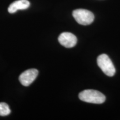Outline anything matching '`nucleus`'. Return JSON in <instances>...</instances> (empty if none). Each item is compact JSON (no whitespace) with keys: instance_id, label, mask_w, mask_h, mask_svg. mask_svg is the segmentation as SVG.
Here are the masks:
<instances>
[{"instance_id":"nucleus-4","label":"nucleus","mask_w":120,"mask_h":120,"mask_svg":"<svg viewBox=\"0 0 120 120\" xmlns=\"http://www.w3.org/2000/svg\"><path fill=\"white\" fill-rule=\"evenodd\" d=\"M38 75V71L36 69H28L22 72L19 76V81L24 86H28L35 80Z\"/></svg>"},{"instance_id":"nucleus-7","label":"nucleus","mask_w":120,"mask_h":120,"mask_svg":"<svg viewBox=\"0 0 120 120\" xmlns=\"http://www.w3.org/2000/svg\"><path fill=\"white\" fill-rule=\"evenodd\" d=\"M11 113L10 107L7 103L4 102L0 103V116H6Z\"/></svg>"},{"instance_id":"nucleus-5","label":"nucleus","mask_w":120,"mask_h":120,"mask_svg":"<svg viewBox=\"0 0 120 120\" xmlns=\"http://www.w3.org/2000/svg\"><path fill=\"white\" fill-rule=\"evenodd\" d=\"M58 41L60 44L66 48L74 47L77 42V37L70 32H63L58 37Z\"/></svg>"},{"instance_id":"nucleus-6","label":"nucleus","mask_w":120,"mask_h":120,"mask_svg":"<svg viewBox=\"0 0 120 120\" xmlns=\"http://www.w3.org/2000/svg\"><path fill=\"white\" fill-rule=\"evenodd\" d=\"M30 6L28 0H17L10 4L8 8V11L10 13H14L19 10H26Z\"/></svg>"},{"instance_id":"nucleus-1","label":"nucleus","mask_w":120,"mask_h":120,"mask_svg":"<svg viewBox=\"0 0 120 120\" xmlns=\"http://www.w3.org/2000/svg\"><path fill=\"white\" fill-rule=\"evenodd\" d=\"M79 98L82 101L94 104H101L106 100V97L96 90H86L79 94Z\"/></svg>"},{"instance_id":"nucleus-2","label":"nucleus","mask_w":120,"mask_h":120,"mask_svg":"<svg viewBox=\"0 0 120 120\" xmlns=\"http://www.w3.org/2000/svg\"><path fill=\"white\" fill-rule=\"evenodd\" d=\"M97 64L103 73L109 77L114 76L116 69L113 63L109 56L106 54H102L97 58Z\"/></svg>"},{"instance_id":"nucleus-3","label":"nucleus","mask_w":120,"mask_h":120,"mask_svg":"<svg viewBox=\"0 0 120 120\" xmlns=\"http://www.w3.org/2000/svg\"><path fill=\"white\" fill-rule=\"evenodd\" d=\"M73 17L77 23L82 25H88L94 21V15L85 9H77L73 11Z\"/></svg>"}]
</instances>
